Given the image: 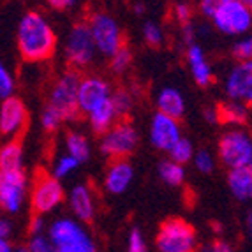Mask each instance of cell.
<instances>
[{
	"mask_svg": "<svg viewBox=\"0 0 252 252\" xmlns=\"http://www.w3.org/2000/svg\"><path fill=\"white\" fill-rule=\"evenodd\" d=\"M18 50L27 62H44L57 51V34L51 23L37 11L23 14L18 25Z\"/></svg>",
	"mask_w": 252,
	"mask_h": 252,
	"instance_id": "6da1fadb",
	"label": "cell"
},
{
	"mask_svg": "<svg viewBox=\"0 0 252 252\" xmlns=\"http://www.w3.org/2000/svg\"><path fill=\"white\" fill-rule=\"evenodd\" d=\"M55 252H95L97 244L89 229L76 217H60L46 231Z\"/></svg>",
	"mask_w": 252,
	"mask_h": 252,
	"instance_id": "7a4b0ae2",
	"label": "cell"
},
{
	"mask_svg": "<svg viewBox=\"0 0 252 252\" xmlns=\"http://www.w3.org/2000/svg\"><path fill=\"white\" fill-rule=\"evenodd\" d=\"M215 30L227 37H242L252 30V11L240 0H222L210 16Z\"/></svg>",
	"mask_w": 252,
	"mask_h": 252,
	"instance_id": "3957f363",
	"label": "cell"
},
{
	"mask_svg": "<svg viewBox=\"0 0 252 252\" xmlns=\"http://www.w3.org/2000/svg\"><path fill=\"white\" fill-rule=\"evenodd\" d=\"M97 55L99 53H97L89 23L80 21L72 25L63 42V59L71 65V69H76V71L87 69L94 63Z\"/></svg>",
	"mask_w": 252,
	"mask_h": 252,
	"instance_id": "277c9868",
	"label": "cell"
},
{
	"mask_svg": "<svg viewBox=\"0 0 252 252\" xmlns=\"http://www.w3.org/2000/svg\"><path fill=\"white\" fill-rule=\"evenodd\" d=\"M80 72L76 69L65 71L59 80L55 81L48 95V106L53 108L62 117L63 122H72L80 117L78 108V85H80Z\"/></svg>",
	"mask_w": 252,
	"mask_h": 252,
	"instance_id": "5b68a950",
	"label": "cell"
},
{
	"mask_svg": "<svg viewBox=\"0 0 252 252\" xmlns=\"http://www.w3.org/2000/svg\"><path fill=\"white\" fill-rule=\"evenodd\" d=\"M217 154L227 169L249 166L252 157V134L242 126H231L219 139Z\"/></svg>",
	"mask_w": 252,
	"mask_h": 252,
	"instance_id": "8992f818",
	"label": "cell"
},
{
	"mask_svg": "<svg viewBox=\"0 0 252 252\" xmlns=\"http://www.w3.org/2000/svg\"><path fill=\"white\" fill-rule=\"evenodd\" d=\"M156 247L160 252H192L198 249L196 229L184 219H168L156 236Z\"/></svg>",
	"mask_w": 252,
	"mask_h": 252,
	"instance_id": "52a82bcc",
	"label": "cell"
},
{
	"mask_svg": "<svg viewBox=\"0 0 252 252\" xmlns=\"http://www.w3.org/2000/svg\"><path fill=\"white\" fill-rule=\"evenodd\" d=\"M101 154L108 159H127L139 145V132L130 122H115L101 134Z\"/></svg>",
	"mask_w": 252,
	"mask_h": 252,
	"instance_id": "ba28073f",
	"label": "cell"
},
{
	"mask_svg": "<svg viewBox=\"0 0 252 252\" xmlns=\"http://www.w3.org/2000/svg\"><path fill=\"white\" fill-rule=\"evenodd\" d=\"M90 32H92L94 42H95L97 53L102 57H111L118 48L124 44V32L117 18L109 13L99 11L94 13L89 20Z\"/></svg>",
	"mask_w": 252,
	"mask_h": 252,
	"instance_id": "9c48e42d",
	"label": "cell"
},
{
	"mask_svg": "<svg viewBox=\"0 0 252 252\" xmlns=\"http://www.w3.org/2000/svg\"><path fill=\"white\" fill-rule=\"evenodd\" d=\"M65 192H63L62 182L51 173H39L32 184L30 192V205L35 214L46 215L62 205Z\"/></svg>",
	"mask_w": 252,
	"mask_h": 252,
	"instance_id": "30bf717a",
	"label": "cell"
},
{
	"mask_svg": "<svg viewBox=\"0 0 252 252\" xmlns=\"http://www.w3.org/2000/svg\"><path fill=\"white\" fill-rule=\"evenodd\" d=\"M27 184L23 169L0 171V208L7 214H18L25 205Z\"/></svg>",
	"mask_w": 252,
	"mask_h": 252,
	"instance_id": "8fae6325",
	"label": "cell"
},
{
	"mask_svg": "<svg viewBox=\"0 0 252 252\" xmlns=\"http://www.w3.org/2000/svg\"><path fill=\"white\" fill-rule=\"evenodd\" d=\"M227 99L252 106V60H236L224 76Z\"/></svg>",
	"mask_w": 252,
	"mask_h": 252,
	"instance_id": "7c38bea8",
	"label": "cell"
},
{
	"mask_svg": "<svg viewBox=\"0 0 252 252\" xmlns=\"http://www.w3.org/2000/svg\"><path fill=\"white\" fill-rule=\"evenodd\" d=\"M111 94H113V87L102 76L89 74L80 78V85H78V108H80V113H90L97 106L109 101Z\"/></svg>",
	"mask_w": 252,
	"mask_h": 252,
	"instance_id": "4fadbf2b",
	"label": "cell"
},
{
	"mask_svg": "<svg viewBox=\"0 0 252 252\" xmlns=\"http://www.w3.org/2000/svg\"><path fill=\"white\" fill-rule=\"evenodd\" d=\"M29 120L25 102L20 97L9 95L0 102V134L4 138H18Z\"/></svg>",
	"mask_w": 252,
	"mask_h": 252,
	"instance_id": "5bb4252c",
	"label": "cell"
},
{
	"mask_svg": "<svg viewBox=\"0 0 252 252\" xmlns=\"http://www.w3.org/2000/svg\"><path fill=\"white\" fill-rule=\"evenodd\" d=\"M148 138H150L152 147L157 148L159 152H166L168 154L169 148L182 138L180 120L157 111L150 120Z\"/></svg>",
	"mask_w": 252,
	"mask_h": 252,
	"instance_id": "9a60e30c",
	"label": "cell"
},
{
	"mask_svg": "<svg viewBox=\"0 0 252 252\" xmlns=\"http://www.w3.org/2000/svg\"><path fill=\"white\" fill-rule=\"evenodd\" d=\"M134 180V168L127 159H111L104 173V190L113 196L124 194L129 190Z\"/></svg>",
	"mask_w": 252,
	"mask_h": 252,
	"instance_id": "2e32d148",
	"label": "cell"
},
{
	"mask_svg": "<svg viewBox=\"0 0 252 252\" xmlns=\"http://www.w3.org/2000/svg\"><path fill=\"white\" fill-rule=\"evenodd\" d=\"M185 59H187V63H189L194 83L198 85V87H201V89L210 87L212 81H214V69H212L210 62L206 59L205 50L196 41L187 44Z\"/></svg>",
	"mask_w": 252,
	"mask_h": 252,
	"instance_id": "e0dca14e",
	"label": "cell"
},
{
	"mask_svg": "<svg viewBox=\"0 0 252 252\" xmlns=\"http://www.w3.org/2000/svg\"><path fill=\"white\" fill-rule=\"evenodd\" d=\"M69 206L71 212L78 220L81 222H92L95 217L97 206L94 192L87 184H78L74 185L69 192Z\"/></svg>",
	"mask_w": 252,
	"mask_h": 252,
	"instance_id": "ac0fdd59",
	"label": "cell"
},
{
	"mask_svg": "<svg viewBox=\"0 0 252 252\" xmlns=\"http://www.w3.org/2000/svg\"><path fill=\"white\" fill-rule=\"evenodd\" d=\"M227 187L231 196L240 203L252 201V169L249 166L233 168L227 173Z\"/></svg>",
	"mask_w": 252,
	"mask_h": 252,
	"instance_id": "d6986e66",
	"label": "cell"
},
{
	"mask_svg": "<svg viewBox=\"0 0 252 252\" xmlns=\"http://www.w3.org/2000/svg\"><path fill=\"white\" fill-rule=\"evenodd\" d=\"M156 106H157V111H160L164 115H169L173 118H178V120L184 117L185 109H187L184 95L175 87H164V89H160L156 97Z\"/></svg>",
	"mask_w": 252,
	"mask_h": 252,
	"instance_id": "ffe728a7",
	"label": "cell"
},
{
	"mask_svg": "<svg viewBox=\"0 0 252 252\" xmlns=\"http://www.w3.org/2000/svg\"><path fill=\"white\" fill-rule=\"evenodd\" d=\"M87 118H89L90 129L95 134H104L106 130L118 120V115L111 104V99H109V101L102 102L101 106H97L95 109H92L90 113H87Z\"/></svg>",
	"mask_w": 252,
	"mask_h": 252,
	"instance_id": "44dd1931",
	"label": "cell"
},
{
	"mask_svg": "<svg viewBox=\"0 0 252 252\" xmlns=\"http://www.w3.org/2000/svg\"><path fill=\"white\" fill-rule=\"evenodd\" d=\"M219 109V122L226 126H244L249 118V106L244 102L227 99L226 102L217 106Z\"/></svg>",
	"mask_w": 252,
	"mask_h": 252,
	"instance_id": "7402d4cb",
	"label": "cell"
},
{
	"mask_svg": "<svg viewBox=\"0 0 252 252\" xmlns=\"http://www.w3.org/2000/svg\"><path fill=\"white\" fill-rule=\"evenodd\" d=\"M23 169V147L16 138H11L0 147V171Z\"/></svg>",
	"mask_w": 252,
	"mask_h": 252,
	"instance_id": "603a6c76",
	"label": "cell"
},
{
	"mask_svg": "<svg viewBox=\"0 0 252 252\" xmlns=\"http://www.w3.org/2000/svg\"><path fill=\"white\" fill-rule=\"evenodd\" d=\"M65 152L80 160V164H83L89 162L92 157V145L85 134H81L78 130H69L65 134Z\"/></svg>",
	"mask_w": 252,
	"mask_h": 252,
	"instance_id": "cb8c5ba5",
	"label": "cell"
},
{
	"mask_svg": "<svg viewBox=\"0 0 252 252\" xmlns=\"http://www.w3.org/2000/svg\"><path fill=\"white\" fill-rule=\"evenodd\" d=\"M159 177L166 185L180 187L185 180V168L184 164L175 162L171 159H166L159 164Z\"/></svg>",
	"mask_w": 252,
	"mask_h": 252,
	"instance_id": "d4e9b609",
	"label": "cell"
},
{
	"mask_svg": "<svg viewBox=\"0 0 252 252\" xmlns=\"http://www.w3.org/2000/svg\"><path fill=\"white\" fill-rule=\"evenodd\" d=\"M134 95L126 89H117L111 94V104H113L115 111H117L118 120L130 115V111L134 109Z\"/></svg>",
	"mask_w": 252,
	"mask_h": 252,
	"instance_id": "484cf974",
	"label": "cell"
},
{
	"mask_svg": "<svg viewBox=\"0 0 252 252\" xmlns=\"http://www.w3.org/2000/svg\"><path fill=\"white\" fill-rule=\"evenodd\" d=\"M194 145L192 141H190L189 138H185V136H182L180 139H178L177 143L173 145L171 148L168 150V156L171 160H175V162H180V164H187V162H192V157H194Z\"/></svg>",
	"mask_w": 252,
	"mask_h": 252,
	"instance_id": "4316f807",
	"label": "cell"
},
{
	"mask_svg": "<svg viewBox=\"0 0 252 252\" xmlns=\"http://www.w3.org/2000/svg\"><path fill=\"white\" fill-rule=\"evenodd\" d=\"M78 168H80V160L74 159V157L69 156L67 152H65L63 156H60L59 159L53 162L51 175H53V177H57L59 180H63V178L71 177L72 173H74Z\"/></svg>",
	"mask_w": 252,
	"mask_h": 252,
	"instance_id": "83f0119b",
	"label": "cell"
},
{
	"mask_svg": "<svg viewBox=\"0 0 252 252\" xmlns=\"http://www.w3.org/2000/svg\"><path fill=\"white\" fill-rule=\"evenodd\" d=\"M130 63H132V51L122 44L111 57H109V69L115 74H124L126 71H129Z\"/></svg>",
	"mask_w": 252,
	"mask_h": 252,
	"instance_id": "f1b7e54d",
	"label": "cell"
},
{
	"mask_svg": "<svg viewBox=\"0 0 252 252\" xmlns=\"http://www.w3.org/2000/svg\"><path fill=\"white\" fill-rule=\"evenodd\" d=\"M141 32H143V39L148 46H152V48L162 46L164 30L159 23H156V21H147L143 25V29H141Z\"/></svg>",
	"mask_w": 252,
	"mask_h": 252,
	"instance_id": "f546056e",
	"label": "cell"
},
{
	"mask_svg": "<svg viewBox=\"0 0 252 252\" xmlns=\"http://www.w3.org/2000/svg\"><path fill=\"white\" fill-rule=\"evenodd\" d=\"M192 162H194V168L198 169L199 173H203V175H210V173L215 169L214 154H212L210 150H205V148L194 152Z\"/></svg>",
	"mask_w": 252,
	"mask_h": 252,
	"instance_id": "4dcf8cb0",
	"label": "cell"
},
{
	"mask_svg": "<svg viewBox=\"0 0 252 252\" xmlns=\"http://www.w3.org/2000/svg\"><path fill=\"white\" fill-rule=\"evenodd\" d=\"M231 55L235 60H252V32L236 39L231 48Z\"/></svg>",
	"mask_w": 252,
	"mask_h": 252,
	"instance_id": "1f68e13d",
	"label": "cell"
},
{
	"mask_svg": "<svg viewBox=\"0 0 252 252\" xmlns=\"http://www.w3.org/2000/svg\"><path fill=\"white\" fill-rule=\"evenodd\" d=\"M62 124H63L62 117H60V115L57 113L53 108L46 106V108L42 109V113H41V127L46 130V132H55V130L59 129Z\"/></svg>",
	"mask_w": 252,
	"mask_h": 252,
	"instance_id": "d6a6232c",
	"label": "cell"
},
{
	"mask_svg": "<svg viewBox=\"0 0 252 252\" xmlns=\"http://www.w3.org/2000/svg\"><path fill=\"white\" fill-rule=\"evenodd\" d=\"M14 92V78L0 60V101L5 97L13 95Z\"/></svg>",
	"mask_w": 252,
	"mask_h": 252,
	"instance_id": "836d02e7",
	"label": "cell"
},
{
	"mask_svg": "<svg viewBox=\"0 0 252 252\" xmlns=\"http://www.w3.org/2000/svg\"><path fill=\"white\" fill-rule=\"evenodd\" d=\"M127 251H130V252L148 251L147 240H145L143 233L139 231L138 227H134V229H130L129 231V236H127Z\"/></svg>",
	"mask_w": 252,
	"mask_h": 252,
	"instance_id": "e575fe53",
	"label": "cell"
},
{
	"mask_svg": "<svg viewBox=\"0 0 252 252\" xmlns=\"http://www.w3.org/2000/svg\"><path fill=\"white\" fill-rule=\"evenodd\" d=\"M27 251L32 252H53V245H51L50 238L44 233L39 235H30V242L27 245Z\"/></svg>",
	"mask_w": 252,
	"mask_h": 252,
	"instance_id": "d590c367",
	"label": "cell"
},
{
	"mask_svg": "<svg viewBox=\"0 0 252 252\" xmlns=\"http://www.w3.org/2000/svg\"><path fill=\"white\" fill-rule=\"evenodd\" d=\"M173 16H175V20H177L180 25L189 23V21H192V16H194L192 5H190L189 2H178V4H175V7H173Z\"/></svg>",
	"mask_w": 252,
	"mask_h": 252,
	"instance_id": "8d00e7d4",
	"label": "cell"
},
{
	"mask_svg": "<svg viewBox=\"0 0 252 252\" xmlns=\"http://www.w3.org/2000/svg\"><path fill=\"white\" fill-rule=\"evenodd\" d=\"M44 229H46L44 219H42L41 214H35L29 222V233L30 235H39V233H44Z\"/></svg>",
	"mask_w": 252,
	"mask_h": 252,
	"instance_id": "74e56055",
	"label": "cell"
},
{
	"mask_svg": "<svg viewBox=\"0 0 252 252\" xmlns=\"http://www.w3.org/2000/svg\"><path fill=\"white\" fill-rule=\"evenodd\" d=\"M220 2H222V0H199V13L210 20V16L214 14V11L219 7Z\"/></svg>",
	"mask_w": 252,
	"mask_h": 252,
	"instance_id": "f35d334b",
	"label": "cell"
},
{
	"mask_svg": "<svg viewBox=\"0 0 252 252\" xmlns=\"http://www.w3.org/2000/svg\"><path fill=\"white\" fill-rule=\"evenodd\" d=\"M196 34H198V32H196V27L192 25V21L182 25V41H184L185 46L196 41Z\"/></svg>",
	"mask_w": 252,
	"mask_h": 252,
	"instance_id": "ab89813d",
	"label": "cell"
},
{
	"mask_svg": "<svg viewBox=\"0 0 252 252\" xmlns=\"http://www.w3.org/2000/svg\"><path fill=\"white\" fill-rule=\"evenodd\" d=\"M48 5L55 11H67L74 5L76 0H46Z\"/></svg>",
	"mask_w": 252,
	"mask_h": 252,
	"instance_id": "60d3db41",
	"label": "cell"
},
{
	"mask_svg": "<svg viewBox=\"0 0 252 252\" xmlns=\"http://www.w3.org/2000/svg\"><path fill=\"white\" fill-rule=\"evenodd\" d=\"M203 117L208 124H217L219 122V109L217 106H208L203 109Z\"/></svg>",
	"mask_w": 252,
	"mask_h": 252,
	"instance_id": "b9f144b4",
	"label": "cell"
},
{
	"mask_svg": "<svg viewBox=\"0 0 252 252\" xmlns=\"http://www.w3.org/2000/svg\"><path fill=\"white\" fill-rule=\"evenodd\" d=\"M11 233H13V224H11V220L0 217V236H2V238H9Z\"/></svg>",
	"mask_w": 252,
	"mask_h": 252,
	"instance_id": "7bdbcfd3",
	"label": "cell"
},
{
	"mask_svg": "<svg viewBox=\"0 0 252 252\" xmlns=\"http://www.w3.org/2000/svg\"><path fill=\"white\" fill-rule=\"evenodd\" d=\"M210 249H212V251H215V252H229V251H233L231 245L226 244V242H215Z\"/></svg>",
	"mask_w": 252,
	"mask_h": 252,
	"instance_id": "ee69618b",
	"label": "cell"
},
{
	"mask_svg": "<svg viewBox=\"0 0 252 252\" xmlns=\"http://www.w3.org/2000/svg\"><path fill=\"white\" fill-rule=\"evenodd\" d=\"M11 251H14V247L11 245L9 238H2L0 236V252H11Z\"/></svg>",
	"mask_w": 252,
	"mask_h": 252,
	"instance_id": "f6af8a7d",
	"label": "cell"
},
{
	"mask_svg": "<svg viewBox=\"0 0 252 252\" xmlns=\"http://www.w3.org/2000/svg\"><path fill=\"white\" fill-rule=\"evenodd\" d=\"M245 227H247V236H249V240L252 242V208L249 210L247 219H245Z\"/></svg>",
	"mask_w": 252,
	"mask_h": 252,
	"instance_id": "bcb514c9",
	"label": "cell"
},
{
	"mask_svg": "<svg viewBox=\"0 0 252 252\" xmlns=\"http://www.w3.org/2000/svg\"><path fill=\"white\" fill-rule=\"evenodd\" d=\"M134 13L138 14V16H141V14L147 13V7H145L143 4H139V2H138V4H134Z\"/></svg>",
	"mask_w": 252,
	"mask_h": 252,
	"instance_id": "7dc6e473",
	"label": "cell"
},
{
	"mask_svg": "<svg viewBox=\"0 0 252 252\" xmlns=\"http://www.w3.org/2000/svg\"><path fill=\"white\" fill-rule=\"evenodd\" d=\"M240 2H244V4L247 5V7H249V9H251V11H252V0H240Z\"/></svg>",
	"mask_w": 252,
	"mask_h": 252,
	"instance_id": "c3c4849f",
	"label": "cell"
},
{
	"mask_svg": "<svg viewBox=\"0 0 252 252\" xmlns=\"http://www.w3.org/2000/svg\"><path fill=\"white\" fill-rule=\"evenodd\" d=\"M249 168L252 169V157H251V160H249Z\"/></svg>",
	"mask_w": 252,
	"mask_h": 252,
	"instance_id": "681fc988",
	"label": "cell"
},
{
	"mask_svg": "<svg viewBox=\"0 0 252 252\" xmlns=\"http://www.w3.org/2000/svg\"><path fill=\"white\" fill-rule=\"evenodd\" d=\"M0 212H2V208H0Z\"/></svg>",
	"mask_w": 252,
	"mask_h": 252,
	"instance_id": "f907efd6",
	"label": "cell"
}]
</instances>
